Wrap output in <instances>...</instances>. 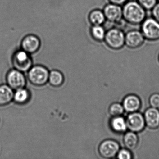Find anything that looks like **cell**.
Listing matches in <instances>:
<instances>
[{
    "instance_id": "obj_17",
    "label": "cell",
    "mask_w": 159,
    "mask_h": 159,
    "mask_svg": "<svg viewBox=\"0 0 159 159\" xmlns=\"http://www.w3.org/2000/svg\"><path fill=\"white\" fill-rule=\"evenodd\" d=\"M30 98V93L25 88H21L16 90L14 94L13 100L18 105H25L29 101Z\"/></svg>"
},
{
    "instance_id": "obj_14",
    "label": "cell",
    "mask_w": 159,
    "mask_h": 159,
    "mask_svg": "<svg viewBox=\"0 0 159 159\" xmlns=\"http://www.w3.org/2000/svg\"><path fill=\"white\" fill-rule=\"evenodd\" d=\"M13 90L8 84L0 85V107H4L13 100Z\"/></svg>"
},
{
    "instance_id": "obj_4",
    "label": "cell",
    "mask_w": 159,
    "mask_h": 159,
    "mask_svg": "<svg viewBox=\"0 0 159 159\" xmlns=\"http://www.w3.org/2000/svg\"><path fill=\"white\" fill-rule=\"evenodd\" d=\"M104 40L110 48L118 50L125 44V34L119 28L110 29L106 32Z\"/></svg>"
},
{
    "instance_id": "obj_9",
    "label": "cell",
    "mask_w": 159,
    "mask_h": 159,
    "mask_svg": "<svg viewBox=\"0 0 159 159\" xmlns=\"http://www.w3.org/2000/svg\"><path fill=\"white\" fill-rule=\"evenodd\" d=\"M40 46V40L39 37L33 34L27 35L21 42V49L31 55L37 53Z\"/></svg>"
},
{
    "instance_id": "obj_5",
    "label": "cell",
    "mask_w": 159,
    "mask_h": 159,
    "mask_svg": "<svg viewBox=\"0 0 159 159\" xmlns=\"http://www.w3.org/2000/svg\"><path fill=\"white\" fill-rule=\"evenodd\" d=\"M141 32L148 40L159 39V22L153 17L146 18L141 23Z\"/></svg>"
},
{
    "instance_id": "obj_2",
    "label": "cell",
    "mask_w": 159,
    "mask_h": 159,
    "mask_svg": "<svg viewBox=\"0 0 159 159\" xmlns=\"http://www.w3.org/2000/svg\"><path fill=\"white\" fill-rule=\"evenodd\" d=\"M11 62L15 69L21 72H28L32 66L31 55L20 49L14 53L11 57Z\"/></svg>"
},
{
    "instance_id": "obj_1",
    "label": "cell",
    "mask_w": 159,
    "mask_h": 159,
    "mask_svg": "<svg viewBox=\"0 0 159 159\" xmlns=\"http://www.w3.org/2000/svg\"><path fill=\"white\" fill-rule=\"evenodd\" d=\"M123 18L132 25L141 24L146 19V10L138 2H127L122 8Z\"/></svg>"
},
{
    "instance_id": "obj_23",
    "label": "cell",
    "mask_w": 159,
    "mask_h": 159,
    "mask_svg": "<svg viewBox=\"0 0 159 159\" xmlns=\"http://www.w3.org/2000/svg\"><path fill=\"white\" fill-rule=\"evenodd\" d=\"M117 157L119 159H131L133 158V155L130 150L125 148L119 150Z\"/></svg>"
},
{
    "instance_id": "obj_22",
    "label": "cell",
    "mask_w": 159,
    "mask_h": 159,
    "mask_svg": "<svg viewBox=\"0 0 159 159\" xmlns=\"http://www.w3.org/2000/svg\"><path fill=\"white\" fill-rule=\"evenodd\" d=\"M157 0H138V2L146 10H151L153 9Z\"/></svg>"
},
{
    "instance_id": "obj_18",
    "label": "cell",
    "mask_w": 159,
    "mask_h": 159,
    "mask_svg": "<svg viewBox=\"0 0 159 159\" xmlns=\"http://www.w3.org/2000/svg\"><path fill=\"white\" fill-rule=\"evenodd\" d=\"M89 22L92 25H102L105 23L106 18L103 11L99 9H94L89 13Z\"/></svg>"
},
{
    "instance_id": "obj_3",
    "label": "cell",
    "mask_w": 159,
    "mask_h": 159,
    "mask_svg": "<svg viewBox=\"0 0 159 159\" xmlns=\"http://www.w3.org/2000/svg\"><path fill=\"white\" fill-rule=\"evenodd\" d=\"M49 73V70L45 67L37 65L31 67L28 71V78L33 85L43 86L48 82Z\"/></svg>"
},
{
    "instance_id": "obj_20",
    "label": "cell",
    "mask_w": 159,
    "mask_h": 159,
    "mask_svg": "<svg viewBox=\"0 0 159 159\" xmlns=\"http://www.w3.org/2000/svg\"><path fill=\"white\" fill-rule=\"evenodd\" d=\"M92 38L97 42L104 40L106 31L102 25H92L90 30Z\"/></svg>"
},
{
    "instance_id": "obj_26",
    "label": "cell",
    "mask_w": 159,
    "mask_h": 159,
    "mask_svg": "<svg viewBox=\"0 0 159 159\" xmlns=\"http://www.w3.org/2000/svg\"><path fill=\"white\" fill-rule=\"evenodd\" d=\"M127 1L128 0H109L110 3L120 5V6H121V5L125 4L127 2Z\"/></svg>"
},
{
    "instance_id": "obj_21",
    "label": "cell",
    "mask_w": 159,
    "mask_h": 159,
    "mask_svg": "<svg viewBox=\"0 0 159 159\" xmlns=\"http://www.w3.org/2000/svg\"><path fill=\"white\" fill-rule=\"evenodd\" d=\"M124 111L125 109L122 104L117 102L112 103L109 107V113L112 117L121 116Z\"/></svg>"
},
{
    "instance_id": "obj_8",
    "label": "cell",
    "mask_w": 159,
    "mask_h": 159,
    "mask_svg": "<svg viewBox=\"0 0 159 159\" xmlns=\"http://www.w3.org/2000/svg\"><path fill=\"white\" fill-rule=\"evenodd\" d=\"M7 84L13 90L25 88L27 80L24 73L15 69L10 70L6 76Z\"/></svg>"
},
{
    "instance_id": "obj_16",
    "label": "cell",
    "mask_w": 159,
    "mask_h": 159,
    "mask_svg": "<svg viewBox=\"0 0 159 159\" xmlns=\"http://www.w3.org/2000/svg\"><path fill=\"white\" fill-rule=\"evenodd\" d=\"M123 143L126 148L133 150L137 147L139 137L136 133L132 131L126 132L123 137Z\"/></svg>"
},
{
    "instance_id": "obj_12",
    "label": "cell",
    "mask_w": 159,
    "mask_h": 159,
    "mask_svg": "<svg viewBox=\"0 0 159 159\" xmlns=\"http://www.w3.org/2000/svg\"><path fill=\"white\" fill-rule=\"evenodd\" d=\"M145 123L149 128L155 129L159 126V110L156 108H148L145 111L144 115Z\"/></svg>"
},
{
    "instance_id": "obj_27",
    "label": "cell",
    "mask_w": 159,
    "mask_h": 159,
    "mask_svg": "<svg viewBox=\"0 0 159 159\" xmlns=\"http://www.w3.org/2000/svg\"><path fill=\"white\" fill-rule=\"evenodd\" d=\"M157 1H158L159 2V0H157Z\"/></svg>"
},
{
    "instance_id": "obj_19",
    "label": "cell",
    "mask_w": 159,
    "mask_h": 159,
    "mask_svg": "<svg viewBox=\"0 0 159 159\" xmlns=\"http://www.w3.org/2000/svg\"><path fill=\"white\" fill-rule=\"evenodd\" d=\"M64 77L60 71L53 70L49 73L48 82L53 87H58L64 83Z\"/></svg>"
},
{
    "instance_id": "obj_11",
    "label": "cell",
    "mask_w": 159,
    "mask_h": 159,
    "mask_svg": "<svg viewBox=\"0 0 159 159\" xmlns=\"http://www.w3.org/2000/svg\"><path fill=\"white\" fill-rule=\"evenodd\" d=\"M145 39L141 31L130 30L125 34V44L129 48L135 49L143 44Z\"/></svg>"
},
{
    "instance_id": "obj_6",
    "label": "cell",
    "mask_w": 159,
    "mask_h": 159,
    "mask_svg": "<svg viewBox=\"0 0 159 159\" xmlns=\"http://www.w3.org/2000/svg\"><path fill=\"white\" fill-rule=\"evenodd\" d=\"M98 150L101 157L106 159H111L117 156L120 150V144L113 139H106L99 144Z\"/></svg>"
},
{
    "instance_id": "obj_28",
    "label": "cell",
    "mask_w": 159,
    "mask_h": 159,
    "mask_svg": "<svg viewBox=\"0 0 159 159\" xmlns=\"http://www.w3.org/2000/svg\"></svg>"
},
{
    "instance_id": "obj_7",
    "label": "cell",
    "mask_w": 159,
    "mask_h": 159,
    "mask_svg": "<svg viewBox=\"0 0 159 159\" xmlns=\"http://www.w3.org/2000/svg\"><path fill=\"white\" fill-rule=\"evenodd\" d=\"M125 121L127 129L134 133L142 132L146 126L144 115L138 111L129 113Z\"/></svg>"
},
{
    "instance_id": "obj_10",
    "label": "cell",
    "mask_w": 159,
    "mask_h": 159,
    "mask_svg": "<svg viewBox=\"0 0 159 159\" xmlns=\"http://www.w3.org/2000/svg\"><path fill=\"white\" fill-rule=\"evenodd\" d=\"M103 11L106 20L111 23H118L122 19V8L120 5L110 3L104 7Z\"/></svg>"
},
{
    "instance_id": "obj_24",
    "label": "cell",
    "mask_w": 159,
    "mask_h": 159,
    "mask_svg": "<svg viewBox=\"0 0 159 159\" xmlns=\"http://www.w3.org/2000/svg\"><path fill=\"white\" fill-rule=\"evenodd\" d=\"M149 102L151 107L159 108V94L156 93L151 95L149 99Z\"/></svg>"
},
{
    "instance_id": "obj_13",
    "label": "cell",
    "mask_w": 159,
    "mask_h": 159,
    "mask_svg": "<svg viewBox=\"0 0 159 159\" xmlns=\"http://www.w3.org/2000/svg\"><path fill=\"white\" fill-rule=\"evenodd\" d=\"M122 105L125 111L129 113L135 112L138 111L140 108L141 105V100L136 95H128L124 98Z\"/></svg>"
},
{
    "instance_id": "obj_15",
    "label": "cell",
    "mask_w": 159,
    "mask_h": 159,
    "mask_svg": "<svg viewBox=\"0 0 159 159\" xmlns=\"http://www.w3.org/2000/svg\"><path fill=\"white\" fill-rule=\"evenodd\" d=\"M110 124L111 129L118 134L125 133L127 129L125 119L122 116L112 117Z\"/></svg>"
},
{
    "instance_id": "obj_25",
    "label": "cell",
    "mask_w": 159,
    "mask_h": 159,
    "mask_svg": "<svg viewBox=\"0 0 159 159\" xmlns=\"http://www.w3.org/2000/svg\"><path fill=\"white\" fill-rule=\"evenodd\" d=\"M152 15L153 18L159 22V2L152 9Z\"/></svg>"
}]
</instances>
